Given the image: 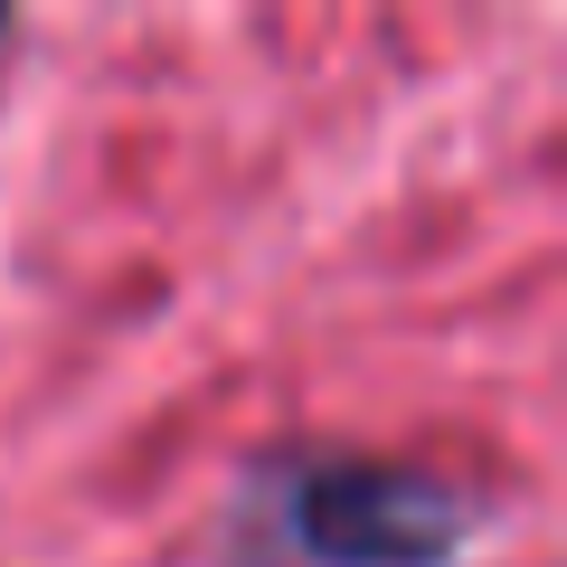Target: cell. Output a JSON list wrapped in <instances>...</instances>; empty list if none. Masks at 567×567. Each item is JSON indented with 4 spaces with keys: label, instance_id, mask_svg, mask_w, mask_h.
<instances>
[{
    "label": "cell",
    "instance_id": "6da1fadb",
    "mask_svg": "<svg viewBox=\"0 0 567 567\" xmlns=\"http://www.w3.org/2000/svg\"><path fill=\"white\" fill-rule=\"evenodd\" d=\"M265 548L293 567H454L473 548V502L406 464L312 454L265 473Z\"/></svg>",
    "mask_w": 567,
    "mask_h": 567
}]
</instances>
